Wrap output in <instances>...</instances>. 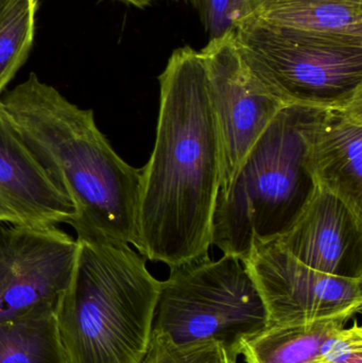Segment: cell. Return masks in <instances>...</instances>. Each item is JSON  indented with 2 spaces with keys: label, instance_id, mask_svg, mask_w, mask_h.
Segmentation results:
<instances>
[{
  "label": "cell",
  "instance_id": "cell-1",
  "mask_svg": "<svg viewBox=\"0 0 362 363\" xmlns=\"http://www.w3.org/2000/svg\"><path fill=\"white\" fill-rule=\"evenodd\" d=\"M159 81L157 136L142 168L135 247L171 269L208 256L222 153L201 52L176 49Z\"/></svg>",
  "mask_w": 362,
  "mask_h": 363
},
{
  "label": "cell",
  "instance_id": "cell-2",
  "mask_svg": "<svg viewBox=\"0 0 362 363\" xmlns=\"http://www.w3.org/2000/svg\"><path fill=\"white\" fill-rule=\"evenodd\" d=\"M0 110L77 216V239L135 247L142 168L123 161L91 110H83L31 72L0 97Z\"/></svg>",
  "mask_w": 362,
  "mask_h": 363
},
{
  "label": "cell",
  "instance_id": "cell-3",
  "mask_svg": "<svg viewBox=\"0 0 362 363\" xmlns=\"http://www.w3.org/2000/svg\"><path fill=\"white\" fill-rule=\"evenodd\" d=\"M77 240L72 281L55 309L66 362H142L161 281L129 245Z\"/></svg>",
  "mask_w": 362,
  "mask_h": 363
},
{
  "label": "cell",
  "instance_id": "cell-4",
  "mask_svg": "<svg viewBox=\"0 0 362 363\" xmlns=\"http://www.w3.org/2000/svg\"><path fill=\"white\" fill-rule=\"evenodd\" d=\"M323 108L284 106L219 189L212 243L242 262L253 245L276 240L297 221L316 192L310 140Z\"/></svg>",
  "mask_w": 362,
  "mask_h": 363
},
{
  "label": "cell",
  "instance_id": "cell-5",
  "mask_svg": "<svg viewBox=\"0 0 362 363\" xmlns=\"http://www.w3.org/2000/svg\"><path fill=\"white\" fill-rule=\"evenodd\" d=\"M251 74L284 106L336 108L362 101V40L240 18L233 31Z\"/></svg>",
  "mask_w": 362,
  "mask_h": 363
},
{
  "label": "cell",
  "instance_id": "cell-6",
  "mask_svg": "<svg viewBox=\"0 0 362 363\" xmlns=\"http://www.w3.org/2000/svg\"><path fill=\"white\" fill-rule=\"evenodd\" d=\"M267 326L259 289L234 256L174 267L161 281L152 330L174 345L216 341L237 358L244 343Z\"/></svg>",
  "mask_w": 362,
  "mask_h": 363
},
{
  "label": "cell",
  "instance_id": "cell-7",
  "mask_svg": "<svg viewBox=\"0 0 362 363\" xmlns=\"http://www.w3.org/2000/svg\"><path fill=\"white\" fill-rule=\"evenodd\" d=\"M78 247L57 225L0 223V323L38 309L55 311Z\"/></svg>",
  "mask_w": 362,
  "mask_h": 363
},
{
  "label": "cell",
  "instance_id": "cell-8",
  "mask_svg": "<svg viewBox=\"0 0 362 363\" xmlns=\"http://www.w3.org/2000/svg\"><path fill=\"white\" fill-rule=\"evenodd\" d=\"M244 264L265 305L268 326L361 313L362 279L315 270L278 239L254 243Z\"/></svg>",
  "mask_w": 362,
  "mask_h": 363
},
{
  "label": "cell",
  "instance_id": "cell-9",
  "mask_svg": "<svg viewBox=\"0 0 362 363\" xmlns=\"http://www.w3.org/2000/svg\"><path fill=\"white\" fill-rule=\"evenodd\" d=\"M200 52L220 135L222 174L219 189H223L284 106L251 74L238 52L233 32L208 40Z\"/></svg>",
  "mask_w": 362,
  "mask_h": 363
},
{
  "label": "cell",
  "instance_id": "cell-10",
  "mask_svg": "<svg viewBox=\"0 0 362 363\" xmlns=\"http://www.w3.org/2000/svg\"><path fill=\"white\" fill-rule=\"evenodd\" d=\"M278 240L315 270L362 279V217L329 190L317 187L297 221Z\"/></svg>",
  "mask_w": 362,
  "mask_h": 363
},
{
  "label": "cell",
  "instance_id": "cell-11",
  "mask_svg": "<svg viewBox=\"0 0 362 363\" xmlns=\"http://www.w3.org/2000/svg\"><path fill=\"white\" fill-rule=\"evenodd\" d=\"M72 201L36 161L0 110V223L72 224Z\"/></svg>",
  "mask_w": 362,
  "mask_h": 363
},
{
  "label": "cell",
  "instance_id": "cell-12",
  "mask_svg": "<svg viewBox=\"0 0 362 363\" xmlns=\"http://www.w3.org/2000/svg\"><path fill=\"white\" fill-rule=\"evenodd\" d=\"M362 101L321 111L310 140L317 186L362 217Z\"/></svg>",
  "mask_w": 362,
  "mask_h": 363
},
{
  "label": "cell",
  "instance_id": "cell-13",
  "mask_svg": "<svg viewBox=\"0 0 362 363\" xmlns=\"http://www.w3.org/2000/svg\"><path fill=\"white\" fill-rule=\"evenodd\" d=\"M242 18L295 31L362 40V0H244Z\"/></svg>",
  "mask_w": 362,
  "mask_h": 363
},
{
  "label": "cell",
  "instance_id": "cell-14",
  "mask_svg": "<svg viewBox=\"0 0 362 363\" xmlns=\"http://www.w3.org/2000/svg\"><path fill=\"white\" fill-rule=\"evenodd\" d=\"M350 313L302 323L268 326L244 343L247 363H312L324 343L344 330Z\"/></svg>",
  "mask_w": 362,
  "mask_h": 363
},
{
  "label": "cell",
  "instance_id": "cell-15",
  "mask_svg": "<svg viewBox=\"0 0 362 363\" xmlns=\"http://www.w3.org/2000/svg\"><path fill=\"white\" fill-rule=\"evenodd\" d=\"M0 363H67L55 311L38 309L1 322Z\"/></svg>",
  "mask_w": 362,
  "mask_h": 363
},
{
  "label": "cell",
  "instance_id": "cell-16",
  "mask_svg": "<svg viewBox=\"0 0 362 363\" xmlns=\"http://www.w3.org/2000/svg\"><path fill=\"white\" fill-rule=\"evenodd\" d=\"M38 0H4L0 6V97L31 52Z\"/></svg>",
  "mask_w": 362,
  "mask_h": 363
},
{
  "label": "cell",
  "instance_id": "cell-17",
  "mask_svg": "<svg viewBox=\"0 0 362 363\" xmlns=\"http://www.w3.org/2000/svg\"><path fill=\"white\" fill-rule=\"evenodd\" d=\"M140 363H237V358L216 341L178 345L152 330L148 351Z\"/></svg>",
  "mask_w": 362,
  "mask_h": 363
},
{
  "label": "cell",
  "instance_id": "cell-18",
  "mask_svg": "<svg viewBox=\"0 0 362 363\" xmlns=\"http://www.w3.org/2000/svg\"><path fill=\"white\" fill-rule=\"evenodd\" d=\"M210 40L232 33L244 13V0H191Z\"/></svg>",
  "mask_w": 362,
  "mask_h": 363
},
{
  "label": "cell",
  "instance_id": "cell-19",
  "mask_svg": "<svg viewBox=\"0 0 362 363\" xmlns=\"http://www.w3.org/2000/svg\"><path fill=\"white\" fill-rule=\"evenodd\" d=\"M312 363H362V328L354 325L334 335Z\"/></svg>",
  "mask_w": 362,
  "mask_h": 363
},
{
  "label": "cell",
  "instance_id": "cell-20",
  "mask_svg": "<svg viewBox=\"0 0 362 363\" xmlns=\"http://www.w3.org/2000/svg\"><path fill=\"white\" fill-rule=\"evenodd\" d=\"M118 1L130 4V6H135V8L145 9L151 6L155 0H118Z\"/></svg>",
  "mask_w": 362,
  "mask_h": 363
},
{
  "label": "cell",
  "instance_id": "cell-21",
  "mask_svg": "<svg viewBox=\"0 0 362 363\" xmlns=\"http://www.w3.org/2000/svg\"><path fill=\"white\" fill-rule=\"evenodd\" d=\"M2 2H4V0H0V6H1Z\"/></svg>",
  "mask_w": 362,
  "mask_h": 363
}]
</instances>
